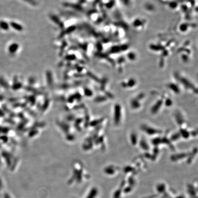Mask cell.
<instances>
[{
	"label": "cell",
	"mask_w": 198,
	"mask_h": 198,
	"mask_svg": "<svg viewBox=\"0 0 198 198\" xmlns=\"http://www.w3.org/2000/svg\"><path fill=\"white\" fill-rule=\"evenodd\" d=\"M19 45L17 44L13 43L11 45L9 48V51L11 54H14L17 52L19 48Z\"/></svg>",
	"instance_id": "1"
},
{
	"label": "cell",
	"mask_w": 198,
	"mask_h": 198,
	"mask_svg": "<svg viewBox=\"0 0 198 198\" xmlns=\"http://www.w3.org/2000/svg\"><path fill=\"white\" fill-rule=\"evenodd\" d=\"M9 28V25L4 21H0V29L3 31H8Z\"/></svg>",
	"instance_id": "2"
},
{
	"label": "cell",
	"mask_w": 198,
	"mask_h": 198,
	"mask_svg": "<svg viewBox=\"0 0 198 198\" xmlns=\"http://www.w3.org/2000/svg\"><path fill=\"white\" fill-rule=\"evenodd\" d=\"M10 25L13 29H15L16 31H22L23 30V27H22L21 25L16 23L13 22L11 23Z\"/></svg>",
	"instance_id": "3"
},
{
	"label": "cell",
	"mask_w": 198,
	"mask_h": 198,
	"mask_svg": "<svg viewBox=\"0 0 198 198\" xmlns=\"http://www.w3.org/2000/svg\"><path fill=\"white\" fill-rule=\"evenodd\" d=\"M2 115V113L1 111H0V117H1Z\"/></svg>",
	"instance_id": "4"
}]
</instances>
